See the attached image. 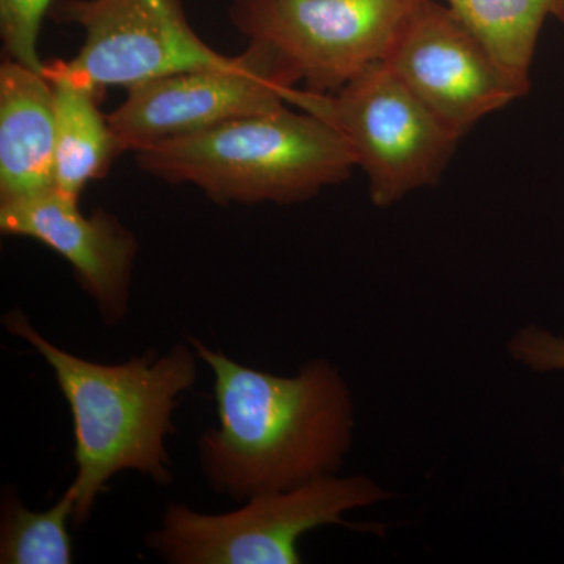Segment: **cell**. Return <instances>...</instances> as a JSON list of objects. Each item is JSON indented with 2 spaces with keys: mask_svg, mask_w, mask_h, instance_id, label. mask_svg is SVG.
<instances>
[{
  "mask_svg": "<svg viewBox=\"0 0 564 564\" xmlns=\"http://www.w3.org/2000/svg\"><path fill=\"white\" fill-rule=\"evenodd\" d=\"M214 372L218 426L199 437L204 477L236 502L340 473L355 436V402L325 358L293 377L251 369L188 337Z\"/></svg>",
  "mask_w": 564,
  "mask_h": 564,
  "instance_id": "cell-1",
  "label": "cell"
},
{
  "mask_svg": "<svg viewBox=\"0 0 564 564\" xmlns=\"http://www.w3.org/2000/svg\"><path fill=\"white\" fill-rule=\"evenodd\" d=\"M7 332L40 352L68 402L74 426L77 473L73 524L90 518L99 494L124 470L148 475L158 485L173 480L165 437L174 432L180 395L195 384L193 347L177 344L165 355L147 352L122 364L88 361L51 344L21 311L3 315Z\"/></svg>",
  "mask_w": 564,
  "mask_h": 564,
  "instance_id": "cell-2",
  "label": "cell"
},
{
  "mask_svg": "<svg viewBox=\"0 0 564 564\" xmlns=\"http://www.w3.org/2000/svg\"><path fill=\"white\" fill-rule=\"evenodd\" d=\"M132 154L144 173L169 184L195 185L221 206L304 203L347 181L358 166L350 144L334 126L289 107Z\"/></svg>",
  "mask_w": 564,
  "mask_h": 564,
  "instance_id": "cell-3",
  "label": "cell"
},
{
  "mask_svg": "<svg viewBox=\"0 0 564 564\" xmlns=\"http://www.w3.org/2000/svg\"><path fill=\"white\" fill-rule=\"evenodd\" d=\"M391 497L373 478L337 474L259 494L231 513L203 514L170 503L147 544L172 564H300L304 534L323 525H348L344 514Z\"/></svg>",
  "mask_w": 564,
  "mask_h": 564,
  "instance_id": "cell-4",
  "label": "cell"
},
{
  "mask_svg": "<svg viewBox=\"0 0 564 564\" xmlns=\"http://www.w3.org/2000/svg\"><path fill=\"white\" fill-rule=\"evenodd\" d=\"M288 104L343 133L381 209L436 185L462 140L384 62L367 66L334 95L293 88Z\"/></svg>",
  "mask_w": 564,
  "mask_h": 564,
  "instance_id": "cell-5",
  "label": "cell"
},
{
  "mask_svg": "<svg viewBox=\"0 0 564 564\" xmlns=\"http://www.w3.org/2000/svg\"><path fill=\"white\" fill-rule=\"evenodd\" d=\"M426 0H231L229 20L269 44L304 90L334 95L384 62Z\"/></svg>",
  "mask_w": 564,
  "mask_h": 564,
  "instance_id": "cell-6",
  "label": "cell"
},
{
  "mask_svg": "<svg viewBox=\"0 0 564 564\" xmlns=\"http://www.w3.org/2000/svg\"><path fill=\"white\" fill-rule=\"evenodd\" d=\"M296 84L269 44L250 41L229 65L132 85L126 101L107 118L121 151L135 152L223 122L284 109Z\"/></svg>",
  "mask_w": 564,
  "mask_h": 564,
  "instance_id": "cell-7",
  "label": "cell"
},
{
  "mask_svg": "<svg viewBox=\"0 0 564 564\" xmlns=\"http://www.w3.org/2000/svg\"><path fill=\"white\" fill-rule=\"evenodd\" d=\"M50 17L79 25L84 44L70 61H55L74 79L98 90L199 68L234 57L196 35L181 0H52Z\"/></svg>",
  "mask_w": 564,
  "mask_h": 564,
  "instance_id": "cell-8",
  "label": "cell"
},
{
  "mask_svg": "<svg viewBox=\"0 0 564 564\" xmlns=\"http://www.w3.org/2000/svg\"><path fill=\"white\" fill-rule=\"evenodd\" d=\"M384 63L459 139L522 98L485 44L436 0L415 11Z\"/></svg>",
  "mask_w": 564,
  "mask_h": 564,
  "instance_id": "cell-9",
  "label": "cell"
},
{
  "mask_svg": "<svg viewBox=\"0 0 564 564\" xmlns=\"http://www.w3.org/2000/svg\"><path fill=\"white\" fill-rule=\"evenodd\" d=\"M3 236L28 237L57 252L73 267L80 288L91 296L107 325H117L129 307L139 242L110 212L90 215L57 188L0 202Z\"/></svg>",
  "mask_w": 564,
  "mask_h": 564,
  "instance_id": "cell-10",
  "label": "cell"
},
{
  "mask_svg": "<svg viewBox=\"0 0 564 564\" xmlns=\"http://www.w3.org/2000/svg\"><path fill=\"white\" fill-rule=\"evenodd\" d=\"M55 188L54 90L43 70L0 66V202Z\"/></svg>",
  "mask_w": 564,
  "mask_h": 564,
  "instance_id": "cell-11",
  "label": "cell"
},
{
  "mask_svg": "<svg viewBox=\"0 0 564 564\" xmlns=\"http://www.w3.org/2000/svg\"><path fill=\"white\" fill-rule=\"evenodd\" d=\"M43 74L54 90L55 188L79 202L85 187L102 180L122 151L99 110L101 90L74 79L55 61L44 63Z\"/></svg>",
  "mask_w": 564,
  "mask_h": 564,
  "instance_id": "cell-12",
  "label": "cell"
},
{
  "mask_svg": "<svg viewBox=\"0 0 564 564\" xmlns=\"http://www.w3.org/2000/svg\"><path fill=\"white\" fill-rule=\"evenodd\" d=\"M485 44L522 98L532 87V66L545 21L564 24V0H444Z\"/></svg>",
  "mask_w": 564,
  "mask_h": 564,
  "instance_id": "cell-13",
  "label": "cell"
},
{
  "mask_svg": "<svg viewBox=\"0 0 564 564\" xmlns=\"http://www.w3.org/2000/svg\"><path fill=\"white\" fill-rule=\"evenodd\" d=\"M76 496L68 488L50 510H29L14 494L3 497L0 524V563L70 564L73 540L68 529Z\"/></svg>",
  "mask_w": 564,
  "mask_h": 564,
  "instance_id": "cell-14",
  "label": "cell"
},
{
  "mask_svg": "<svg viewBox=\"0 0 564 564\" xmlns=\"http://www.w3.org/2000/svg\"><path fill=\"white\" fill-rule=\"evenodd\" d=\"M51 3L52 0H0V36L7 58L43 70L36 44Z\"/></svg>",
  "mask_w": 564,
  "mask_h": 564,
  "instance_id": "cell-15",
  "label": "cell"
},
{
  "mask_svg": "<svg viewBox=\"0 0 564 564\" xmlns=\"http://www.w3.org/2000/svg\"><path fill=\"white\" fill-rule=\"evenodd\" d=\"M508 352L530 372H564V336L544 326L532 323L519 329L508 343Z\"/></svg>",
  "mask_w": 564,
  "mask_h": 564,
  "instance_id": "cell-16",
  "label": "cell"
}]
</instances>
